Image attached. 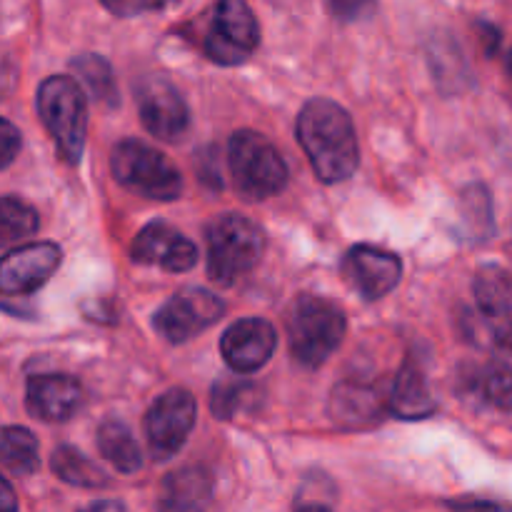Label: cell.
I'll return each mask as SVG.
<instances>
[{"mask_svg": "<svg viewBox=\"0 0 512 512\" xmlns=\"http://www.w3.org/2000/svg\"><path fill=\"white\" fill-rule=\"evenodd\" d=\"M295 133L315 175L323 183H343L358 170L360 148L353 118L335 100H308L298 115Z\"/></svg>", "mask_w": 512, "mask_h": 512, "instance_id": "1", "label": "cell"}, {"mask_svg": "<svg viewBox=\"0 0 512 512\" xmlns=\"http://www.w3.org/2000/svg\"><path fill=\"white\" fill-rule=\"evenodd\" d=\"M348 330L343 308L320 295H298L285 310L290 355L303 368L315 370L340 348Z\"/></svg>", "mask_w": 512, "mask_h": 512, "instance_id": "2", "label": "cell"}, {"mask_svg": "<svg viewBox=\"0 0 512 512\" xmlns=\"http://www.w3.org/2000/svg\"><path fill=\"white\" fill-rule=\"evenodd\" d=\"M205 243H208V278L223 288H230L243 275H248L265 253L263 228L238 213H225L210 220Z\"/></svg>", "mask_w": 512, "mask_h": 512, "instance_id": "3", "label": "cell"}, {"mask_svg": "<svg viewBox=\"0 0 512 512\" xmlns=\"http://www.w3.org/2000/svg\"><path fill=\"white\" fill-rule=\"evenodd\" d=\"M38 115L60 158L68 165H78L88 130L83 88L70 75H50L38 88Z\"/></svg>", "mask_w": 512, "mask_h": 512, "instance_id": "4", "label": "cell"}, {"mask_svg": "<svg viewBox=\"0 0 512 512\" xmlns=\"http://www.w3.org/2000/svg\"><path fill=\"white\" fill-rule=\"evenodd\" d=\"M228 165L235 190L248 200H268L288 185V165L280 150L255 130H238L228 143Z\"/></svg>", "mask_w": 512, "mask_h": 512, "instance_id": "5", "label": "cell"}, {"mask_svg": "<svg viewBox=\"0 0 512 512\" xmlns=\"http://www.w3.org/2000/svg\"><path fill=\"white\" fill-rule=\"evenodd\" d=\"M110 170L125 190L140 198L170 203L183 193V178L173 160L143 140H120L110 153Z\"/></svg>", "mask_w": 512, "mask_h": 512, "instance_id": "6", "label": "cell"}, {"mask_svg": "<svg viewBox=\"0 0 512 512\" xmlns=\"http://www.w3.org/2000/svg\"><path fill=\"white\" fill-rule=\"evenodd\" d=\"M260 45V25L245 0H218L203 50L213 63L240 65Z\"/></svg>", "mask_w": 512, "mask_h": 512, "instance_id": "7", "label": "cell"}, {"mask_svg": "<svg viewBox=\"0 0 512 512\" xmlns=\"http://www.w3.org/2000/svg\"><path fill=\"white\" fill-rule=\"evenodd\" d=\"M225 313V303L203 288H185L165 300L153 315V325L168 343L180 345L193 340L203 330L213 328Z\"/></svg>", "mask_w": 512, "mask_h": 512, "instance_id": "8", "label": "cell"}, {"mask_svg": "<svg viewBox=\"0 0 512 512\" xmlns=\"http://www.w3.org/2000/svg\"><path fill=\"white\" fill-rule=\"evenodd\" d=\"M143 128L165 143H178L190 128V110L180 90L165 75H148L135 85Z\"/></svg>", "mask_w": 512, "mask_h": 512, "instance_id": "9", "label": "cell"}, {"mask_svg": "<svg viewBox=\"0 0 512 512\" xmlns=\"http://www.w3.org/2000/svg\"><path fill=\"white\" fill-rule=\"evenodd\" d=\"M198 405L190 390L173 388L160 395L145 415V435L155 460H168L180 453L193 433Z\"/></svg>", "mask_w": 512, "mask_h": 512, "instance_id": "10", "label": "cell"}, {"mask_svg": "<svg viewBox=\"0 0 512 512\" xmlns=\"http://www.w3.org/2000/svg\"><path fill=\"white\" fill-rule=\"evenodd\" d=\"M343 278L365 300H380L398 288L403 278V260L375 245H355L343 258Z\"/></svg>", "mask_w": 512, "mask_h": 512, "instance_id": "11", "label": "cell"}, {"mask_svg": "<svg viewBox=\"0 0 512 512\" xmlns=\"http://www.w3.org/2000/svg\"><path fill=\"white\" fill-rule=\"evenodd\" d=\"M60 260H63V250L48 240L20 245V248L5 253L3 263H0V290L5 295L35 293L58 270Z\"/></svg>", "mask_w": 512, "mask_h": 512, "instance_id": "12", "label": "cell"}, {"mask_svg": "<svg viewBox=\"0 0 512 512\" xmlns=\"http://www.w3.org/2000/svg\"><path fill=\"white\" fill-rule=\"evenodd\" d=\"M278 333L265 318H243L230 325L220 338V353L235 373H255L273 358Z\"/></svg>", "mask_w": 512, "mask_h": 512, "instance_id": "13", "label": "cell"}, {"mask_svg": "<svg viewBox=\"0 0 512 512\" xmlns=\"http://www.w3.org/2000/svg\"><path fill=\"white\" fill-rule=\"evenodd\" d=\"M130 258L140 265H155L168 273H185L198 263V248L163 220L148 223L133 240Z\"/></svg>", "mask_w": 512, "mask_h": 512, "instance_id": "14", "label": "cell"}, {"mask_svg": "<svg viewBox=\"0 0 512 512\" xmlns=\"http://www.w3.org/2000/svg\"><path fill=\"white\" fill-rule=\"evenodd\" d=\"M83 403V385L73 375H33L25 388V408L43 423H65Z\"/></svg>", "mask_w": 512, "mask_h": 512, "instance_id": "15", "label": "cell"}, {"mask_svg": "<svg viewBox=\"0 0 512 512\" xmlns=\"http://www.w3.org/2000/svg\"><path fill=\"white\" fill-rule=\"evenodd\" d=\"M213 478L208 470L190 465L170 473L160 485L158 512H208Z\"/></svg>", "mask_w": 512, "mask_h": 512, "instance_id": "16", "label": "cell"}, {"mask_svg": "<svg viewBox=\"0 0 512 512\" xmlns=\"http://www.w3.org/2000/svg\"><path fill=\"white\" fill-rule=\"evenodd\" d=\"M388 408L395 418L403 420L430 418L438 408L433 390H430L428 375H425L423 365L415 363L413 358L405 360V365L400 368L393 390H390Z\"/></svg>", "mask_w": 512, "mask_h": 512, "instance_id": "17", "label": "cell"}, {"mask_svg": "<svg viewBox=\"0 0 512 512\" xmlns=\"http://www.w3.org/2000/svg\"><path fill=\"white\" fill-rule=\"evenodd\" d=\"M385 403L378 390L360 380H348L333 390L330 413L343 428H365L383 418Z\"/></svg>", "mask_w": 512, "mask_h": 512, "instance_id": "18", "label": "cell"}, {"mask_svg": "<svg viewBox=\"0 0 512 512\" xmlns=\"http://www.w3.org/2000/svg\"><path fill=\"white\" fill-rule=\"evenodd\" d=\"M473 295L485 318H505L512 313V275L495 263L480 265L473 278Z\"/></svg>", "mask_w": 512, "mask_h": 512, "instance_id": "19", "label": "cell"}, {"mask_svg": "<svg viewBox=\"0 0 512 512\" xmlns=\"http://www.w3.org/2000/svg\"><path fill=\"white\" fill-rule=\"evenodd\" d=\"M98 450L110 465H113L118 473L133 475L138 473L140 465H143V455H140V445L135 440V435L130 433V428L120 420L110 418L105 420L98 428Z\"/></svg>", "mask_w": 512, "mask_h": 512, "instance_id": "20", "label": "cell"}, {"mask_svg": "<svg viewBox=\"0 0 512 512\" xmlns=\"http://www.w3.org/2000/svg\"><path fill=\"white\" fill-rule=\"evenodd\" d=\"M50 468H53L55 478L75 485V488H105L110 483L103 468H98L88 455H83L73 445L55 448L53 455H50Z\"/></svg>", "mask_w": 512, "mask_h": 512, "instance_id": "21", "label": "cell"}, {"mask_svg": "<svg viewBox=\"0 0 512 512\" xmlns=\"http://www.w3.org/2000/svg\"><path fill=\"white\" fill-rule=\"evenodd\" d=\"M70 68L78 73L80 83L90 90L98 103L115 108L118 105V88H115L113 68H110L108 60L98 53H83L70 63Z\"/></svg>", "mask_w": 512, "mask_h": 512, "instance_id": "22", "label": "cell"}, {"mask_svg": "<svg viewBox=\"0 0 512 512\" xmlns=\"http://www.w3.org/2000/svg\"><path fill=\"white\" fill-rule=\"evenodd\" d=\"M3 465L10 475H33L40 468V448L38 440L30 430L8 425L3 430Z\"/></svg>", "mask_w": 512, "mask_h": 512, "instance_id": "23", "label": "cell"}, {"mask_svg": "<svg viewBox=\"0 0 512 512\" xmlns=\"http://www.w3.org/2000/svg\"><path fill=\"white\" fill-rule=\"evenodd\" d=\"M38 225L40 218L33 205L15 198V195H3V200H0V238L5 245L33 235Z\"/></svg>", "mask_w": 512, "mask_h": 512, "instance_id": "24", "label": "cell"}, {"mask_svg": "<svg viewBox=\"0 0 512 512\" xmlns=\"http://www.w3.org/2000/svg\"><path fill=\"white\" fill-rule=\"evenodd\" d=\"M478 390L488 405L503 413H512V365L490 363L480 370Z\"/></svg>", "mask_w": 512, "mask_h": 512, "instance_id": "25", "label": "cell"}, {"mask_svg": "<svg viewBox=\"0 0 512 512\" xmlns=\"http://www.w3.org/2000/svg\"><path fill=\"white\" fill-rule=\"evenodd\" d=\"M463 218L470 223L475 238H490L493 233V198L480 183L463 190Z\"/></svg>", "mask_w": 512, "mask_h": 512, "instance_id": "26", "label": "cell"}, {"mask_svg": "<svg viewBox=\"0 0 512 512\" xmlns=\"http://www.w3.org/2000/svg\"><path fill=\"white\" fill-rule=\"evenodd\" d=\"M255 393H258L255 385L243 383V380L215 383L213 395H210V410H213L215 418L230 420L255 398Z\"/></svg>", "mask_w": 512, "mask_h": 512, "instance_id": "27", "label": "cell"}, {"mask_svg": "<svg viewBox=\"0 0 512 512\" xmlns=\"http://www.w3.org/2000/svg\"><path fill=\"white\" fill-rule=\"evenodd\" d=\"M20 143H23V140H20L18 128H15L10 120H0V155H3L0 165H3V170L13 165L15 155H18L20 150Z\"/></svg>", "mask_w": 512, "mask_h": 512, "instance_id": "28", "label": "cell"}, {"mask_svg": "<svg viewBox=\"0 0 512 512\" xmlns=\"http://www.w3.org/2000/svg\"><path fill=\"white\" fill-rule=\"evenodd\" d=\"M448 508L453 512H512L510 505L495 503V500H478V498L450 500Z\"/></svg>", "mask_w": 512, "mask_h": 512, "instance_id": "29", "label": "cell"}, {"mask_svg": "<svg viewBox=\"0 0 512 512\" xmlns=\"http://www.w3.org/2000/svg\"><path fill=\"white\" fill-rule=\"evenodd\" d=\"M370 3H373V0H330L335 15L343 20H358L360 15L370 8Z\"/></svg>", "mask_w": 512, "mask_h": 512, "instance_id": "30", "label": "cell"}, {"mask_svg": "<svg viewBox=\"0 0 512 512\" xmlns=\"http://www.w3.org/2000/svg\"><path fill=\"white\" fill-rule=\"evenodd\" d=\"M100 3L115 15H130L140 8V0H100Z\"/></svg>", "mask_w": 512, "mask_h": 512, "instance_id": "31", "label": "cell"}, {"mask_svg": "<svg viewBox=\"0 0 512 512\" xmlns=\"http://www.w3.org/2000/svg\"><path fill=\"white\" fill-rule=\"evenodd\" d=\"M78 512H128V510H125V505L120 503V500H95V503H90L88 508Z\"/></svg>", "mask_w": 512, "mask_h": 512, "instance_id": "32", "label": "cell"}, {"mask_svg": "<svg viewBox=\"0 0 512 512\" xmlns=\"http://www.w3.org/2000/svg\"><path fill=\"white\" fill-rule=\"evenodd\" d=\"M495 340H498L500 348L508 350V353H512V320H510V323H505L503 328H500L498 333H495Z\"/></svg>", "mask_w": 512, "mask_h": 512, "instance_id": "33", "label": "cell"}, {"mask_svg": "<svg viewBox=\"0 0 512 512\" xmlns=\"http://www.w3.org/2000/svg\"><path fill=\"white\" fill-rule=\"evenodd\" d=\"M3 512H15L18 508H15V493L13 488H10L8 480H3Z\"/></svg>", "mask_w": 512, "mask_h": 512, "instance_id": "34", "label": "cell"}, {"mask_svg": "<svg viewBox=\"0 0 512 512\" xmlns=\"http://www.w3.org/2000/svg\"><path fill=\"white\" fill-rule=\"evenodd\" d=\"M175 3H178V0H140V5L148 10H165Z\"/></svg>", "mask_w": 512, "mask_h": 512, "instance_id": "35", "label": "cell"}, {"mask_svg": "<svg viewBox=\"0 0 512 512\" xmlns=\"http://www.w3.org/2000/svg\"><path fill=\"white\" fill-rule=\"evenodd\" d=\"M298 512H333V510L325 508V505H303V508H298Z\"/></svg>", "mask_w": 512, "mask_h": 512, "instance_id": "36", "label": "cell"}, {"mask_svg": "<svg viewBox=\"0 0 512 512\" xmlns=\"http://www.w3.org/2000/svg\"><path fill=\"white\" fill-rule=\"evenodd\" d=\"M510 73H512V53H510Z\"/></svg>", "mask_w": 512, "mask_h": 512, "instance_id": "37", "label": "cell"}, {"mask_svg": "<svg viewBox=\"0 0 512 512\" xmlns=\"http://www.w3.org/2000/svg\"><path fill=\"white\" fill-rule=\"evenodd\" d=\"M510 255H512V245H510Z\"/></svg>", "mask_w": 512, "mask_h": 512, "instance_id": "38", "label": "cell"}]
</instances>
